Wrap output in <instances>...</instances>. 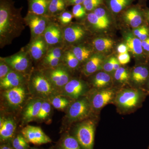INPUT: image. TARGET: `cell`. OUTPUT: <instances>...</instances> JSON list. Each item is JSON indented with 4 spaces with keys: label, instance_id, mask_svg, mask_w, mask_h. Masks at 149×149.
<instances>
[{
    "label": "cell",
    "instance_id": "cell-5",
    "mask_svg": "<svg viewBox=\"0 0 149 149\" xmlns=\"http://www.w3.org/2000/svg\"><path fill=\"white\" fill-rule=\"evenodd\" d=\"M4 59L12 69L24 75L29 71L32 60L26 47Z\"/></svg>",
    "mask_w": 149,
    "mask_h": 149
},
{
    "label": "cell",
    "instance_id": "cell-27",
    "mask_svg": "<svg viewBox=\"0 0 149 149\" xmlns=\"http://www.w3.org/2000/svg\"><path fill=\"white\" fill-rule=\"evenodd\" d=\"M67 7L65 0H51L48 8V15L52 17L58 16L65 11Z\"/></svg>",
    "mask_w": 149,
    "mask_h": 149
},
{
    "label": "cell",
    "instance_id": "cell-8",
    "mask_svg": "<svg viewBox=\"0 0 149 149\" xmlns=\"http://www.w3.org/2000/svg\"><path fill=\"white\" fill-rule=\"evenodd\" d=\"M140 98L141 94L139 91L133 89H125L117 94L116 102L123 109H132L137 106Z\"/></svg>",
    "mask_w": 149,
    "mask_h": 149
},
{
    "label": "cell",
    "instance_id": "cell-2",
    "mask_svg": "<svg viewBox=\"0 0 149 149\" xmlns=\"http://www.w3.org/2000/svg\"><path fill=\"white\" fill-rule=\"evenodd\" d=\"M29 85L32 91L42 97H50L56 92V89L42 70H35L32 72Z\"/></svg>",
    "mask_w": 149,
    "mask_h": 149
},
{
    "label": "cell",
    "instance_id": "cell-9",
    "mask_svg": "<svg viewBox=\"0 0 149 149\" xmlns=\"http://www.w3.org/2000/svg\"><path fill=\"white\" fill-rule=\"evenodd\" d=\"M22 135L28 143L40 145L51 143L50 138L46 135L42 128L38 126L28 125L21 131Z\"/></svg>",
    "mask_w": 149,
    "mask_h": 149
},
{
    "label": "cell",
    "instance_id": "cell-29",
    "mask_svg": "<svg viewBox=\"0 0 149 149\" xmlns=\"http://www.w3.org/2000/svg\"><path fill=\"white\" fill-rule=\"evenodd\" d=\"M58 149H81V148L75 137L66 135L60 141Z\"/></svg>",
    "mask_w": 149,
    "mask_h": 149
},
{
    "label": "cell",
    "instance_id": "cell-50",
    "mask_svg": "<svg viewBox=\"0 0 149 149\" xmlns=\"http://www.w3.org/2000/svg\"><path fill=\"white\" fill-rule=\"evenodd\" d=\"M120 64L119 63V61L117 59L115 58L114 63H113V70H117L118 68H120Z\"/></svg>",
    "mask_w": 149,
    "mask_h": 149
},
{
    "label": "cell",
    "instance_id": "cell-25",
    "mask_svg": "<svg viewBox=\"0 0 149 149\" xmlns=\"http://www.w3.org/2000/svg\"><path fill=\"white\" fill-rule=\"evenodd\" d=\"M148 75V69L146 67L140 65L133 69L131 73V79L134 83L140 85L146 80Z\"/></svg>",
    "mask_w": 149,
    "mask_h": 149
},
{
    "label": "cell",
    "instance_id": "cell-19",
    "mask_svg": "<svg viewBox=\"0 0 149 149\" xmlns=\"http://www.w3.org/2000/svg\"><path fill=\"white\" fill-rule=\"evenodd\" d=\"M103 57L101 55H93L85 62L83 69L84 74L88 76L97 71L103 66Z\"/></svg>",
    "mask_w": 149,
    "mask_h": 149
},
{
    "label": "cell",
    "instance_id": "cell-36",
    "mask_svg": "<svg viewBox=\"0 0 149 149\" xmlns=\"http://www.w3.org/2000/svg\"><path fill=\"white\" fill-rule=\"evenodd\" d=\"M63 46H65L52 47L49 48L45 56L49 57L63 59V54L65 51Z\"/></svg>",
    "mask_w": 149,
    "mask_h": 149
},
{
    "label": "cell",
    "instance_id": "cell-14",
    "mask_svg": "<svg viewBox=\"0 0 149 149\" xmlns=\"http://www.w3.org/2000/svg\"><path fill=\"white\" fill-rule=\"evenodd\" d=\"M26 94L25 88L22 85L5 90L4 96L10 107L16 108L23 103Z\"/></svg>",
    "mask_w": 149,
    "mask_h": 149
},
{
    "label": "cell",
    "instance_id": "cell-54",
    "mask_svg": "<svg viewBox=\"0 0 149 149\" xmlns=\"http://www.w3.org/2000/svg\"><path fill=\"white\" fill-rule=\"evenodd\" d=\"M140 1H143V0H140Z\"/></svg>",
    "mask_w": 149,
    "mask_h": 149
},
{
    "label": "cell",
    "instance_id": "cell-44",
    "mask_svg": "<svg viewBox=\"0 0 149 149\" xmlns=\"http://www.w3.org/2000/svg\"><path fill=\"white\" fill-rule=\"evenodd\" d=\"M115 57L111 58L108 61L103 65V69L104 71L107 72H111L113 70V63Z\"/></svg>",
    "mask_w": 149,
    "mask_h": 149
},
{
    "label": "cell",
    "instance_id": "cell-17",
    "mask_svg": "<svg viewBox=\"0 0 149 149\" xmlns=\"http://www.w3.org/2000/svg\"><path fill=\"white\" fill-rule=\"evenodd\" d=\"M43 99L36 98L32 99L27 104L22 113L24 123H29L36 120L40 112Z\"/></svg>",
    "mask_w": 149,
    "mask_h": 149
},
{
    "label": "cell",
    "instance_id": "cell-34",
    "mask_svg": "<svg viewBox=\"0 0 149 149\" xmlns=\"http://www.w3.org/2000/svg\"><path fill=\"white\" fill-rule=\"evenodd\" d=\"M115 80L121 83H127L130 78L129 72L126 68L120 67L116 70L114 74Z\"/></svg>",
    "mask_w": 149,
    "mask_h": 149
},
{
    "label": "cell",
    "instance_id": "cell-16",
    "mask_svg": "<svg viewBox=\"0 0 149 149\" xmlns=\"http://www.w3.org/2000/svg\"><path fill=\"white\" fill-rule=\"evenodd\" d=\"M113 91L110 89H104L97 92L93 95L91 104L95 109H101L110 102L114 97Z\"/></svg>",
    "mask_w": 149,
    "mask_h": 149
},
{
    "label": "cell",
    "instance_id": "cell-15",
    "mask_svg": "<svg viewBox=\"0 0 149 149\" xmlns=\"http://www.w3.org/2000/svg\"><path fill=\"white\" fill-rule=\"evenodd\" d=\"M125 22L133 28H138L143 20L144 12L139 6L129 7L122 12Z\"/></svg>",
    "mask_w": 149,
    "mask_h": 149
},
{
    "label": "cell",
    "instance_id": "cell-30",
    "mask_svg": "<svg viewBox=\"0 0 149 149\" xmlns=\"http://www.w3.org/2000/svg\"><path fill=\"white\" fill-rule=\"evenodd\" d=\"M62 63L69 70L76 69L80 63L71 50L65 51Z\"/></svg>",
    "mask_w": 149,
    "mask_h": 149
},
{
    "label": "cell",
    "instance_id": "cell-28",
    "mask_svg": "<svg viewBox=\"0 0 149 149\" xmlns=\"http://www.w3.org/2000/svg\"><path fill=\"white\" fill-rule=\"evenodd\" d=\"M111 83L110 75L106 72H98L93 77V86L97 88H106Z\"/></svg>",
    "mask_w": 149,
    "mask_h": 149
},
{
    "label": "cell",
    "instance_id": "cell-52",
    "mask_svg": "<svg viewBox=\"0 0 149 149\" xmlns=\"http://www.w3.org/2000/svg\"><path fill=\"white\" fill-rule=\"evenodd\" d=\"M144 13L145 14V15L146 17L147 18L149 21V9L147 10L146 11L144 12Z\"/></svg>",
    "mask_w": 149,
    "mask_h": 149
},
{
    "label": "cell",
    "instance_id": "cell-41",
    "mask_svg": "<svg viewBox=\"0 0 149 149\" xmlns=\"http://www.w3.org/2000/svg\"><path fill=\"white\" fill-rule=\"evenodd\" d=\"M58 19L62 25L67 26L72 21L73 16L72 13L68 11H64L58 16Z\"/></svg>",
    "mask_w": 149,
    "mask_h": 149
},
{
    "label": "cell",
    "instance_id": "cell-10",
    "mask_svg": "<svg viewBox=\"0 0 149 149\" xmlns=\"http://www.w3.org/2000/svg\"><path fill=\"white\" fill-rule=\"evenodd\" d=\"M49 48L63 46V29L57 23L52 21L43 35Z\"/></svg>",
    "mask_w": 149,
    "mask_h": 149
},
{
    "label": "cell",
    "instance_id": "cell-3",
    "mask_svg": "<svg viewBox=\"0 0 149 149\" xmlns=\"http://www.w3.org/2000/svg\"><path fill=\"white\" fill-rule=\"evenodd\" d=\"M95 132V124L92 120H85L78 125L75 138L82 149H93Z\"/></svg>",
    "mask_w": 149,
    "mask_h": 149
},
{
    "label": "cell",
    "instance_id": "cell-32",
    "mask_svg": "<svg viewBox=\"0 0 149 149\" xmlns=\"http://www.w3.org/2000/svg\"><path fill=\"white\" fill-rule=\"evenodd\" d=\"M49 102L57 109H63L69 104V101L66 98L60 96H52L49 98Z\"/></svg>",
    "mask_w": 149,
    "mask_h": 149
},
{
    "label": "cell",
    "instance_id": "cell-45",
    "mask_svg": "<svg viewBox=\"0 0 149 149\" xmlns=\"http://www.w3.org/2000/svg\"><path fill=\"white\" fill-rule=\"evenodd\" d=\"M25 140L22 135H17L13 141L12 145L13 148L16 149Z\"/></svg>",
    "mask_w": 149,
    "mask_h": 149
},
{
    "label": "cell",
    "instance_id": "cell-37",
    "mask_svg": "<svg viewBox=\"0 0 149 149\" xmlns=\"http://www.w3.org/2000/svg\"><path fill=\"white\" fill-rule=\"evenodd\" d=\"M62 59L54 57H44L42 59V65L45 68H53L62 63Z\"/></svg>",
    "mask_w": 149,
    "mask_h": 149
},
{
    "label": "cell",
    "instance_id": "cell-7",
    "mask_svg": "<svg viewBox=\"0 0 149 149\" xmlns=\"http://www.w3.org/2000/svg\"><path fill=\"white\" fill-rule=\"evenodd\" d=\"M91 103L88 99H78L70 104L67 113L66 118L70 122L80 121L88 117L91 113Z\"/></svg>",
    "mask_w": 149,
    "mask_h": 149
},
{
    "label": "cell",
    "instance_id": "cell-26",
    "mask_svg": "<svg viewBox=\"0 0 149 149\" xmlns=\"http://www.w3.org/2000/svg\"><path fill=\"white\" fill-rule=\"evenodd\" d=\"M114 42L111 39L106 37H98L94 39L93 45L94 48L100 52H106L111 49Z\"/></svg>",
    "mask_w": 149,
    "mask_h": 149
},
{
    "label": "cell",
    "instance_id": "cell-21",
    "mask_svg": "<svg viewBox=\"0 0 149 149\" xmlns=\"http://www.w3.org/2000/svg\"><path fill=\"white\" fill-rule=\"evenodd\" d=\"M134 0H105L107 8L114 15H117L130 6Z\"/></svg>",
    "mask_w": 149,
    "mask_h": 149
},
{
    "label": "cell",
    "instance_id": "cell-51",
    "mask_svg": "<svg viewBox=\"0 0 149 149\" xmlns=\"http://www.w3.org/2000/svg\"><path fill=\"white\" fill-rule=\"evenodd\" d=\"M0 149H13L12 148L8 145H4L1 146Z\"/></svg>",
    "mask_w": 149,
    "mask_h": 149
},
{
    "label": "cell",
    "instance_id": "cell-49",
    "mask_svg": "<svg viewBox=\"0 0 149 149\" xmlns=\"http://www.w3.org/2000/svg\"><path fill=\"white\" fill-rule=\"evenodd\" d=\"M29 144L25 140L16 149H29Z\"/></svg>",
    "mask_w": 149,
    "mask_h": 149
},
{
    "label": "cell",
    "instance_id": "cell-31",
    "mask_svg": "<svg viewBox=\"0 0 149 149\" xmlns=\"http://www.w3.org/2000/svg\"><path fill=\"white\" fill-rule=\"evenodd\" d=\"M87 21L94 29L102 30L107 29L109 26L106 24L93 12L87 14L86 16Z\"/></svg>",
    "mask_w": 149,
    "mask_h": 149
},
{
    "label": "cell",
    "instance_id": "cell-47",
    "mask_svg": "<svg viewBox=\"0 0 149 149\" xmlns=\"http://www.w3.org/2000/svg\"><path fill=\"white\" fill-rule=\"evenodd\" d=\"M85 0H65L67 6L78 4H83Z\"/></svg>",
    "mask_w": 149,
    "mask_h": 149
},
{
    "label": "cell",
    "instance_id": "cell-42",
    "mask_svg": "<svg viewBox=\"0 0 149 149\" xmlns=\"http://www.w3.org/2000/svg\"><path fill=\"white\" fill-rule=\"evenodd\" d=\"M11 67L5 60L4 58H0V80H2L12 70Z\"/></svg>",
    "mask_w": 149,
    "mask_h": 149
},
{
    "label": "cell",
    "instance_id": "cell-55",
    "mask_svg": "<svg viewBox=\"0 0 149 149\" xmlns=\"http://www.w3.org/2000/svg\"><path fill=\"white\" fill-rule=\"evenodd\" d=\"M49 1H51V0H49Z\"/></svg>",
    "mask_w": 149,
    "mask_h": 149
},
{
    "label": "cell",
    "instance_id": "cell-6",
    "mask_svg": "<svg viewBox=\"0 0 149 149\" xmlns=\"http://www.w3.org/2000/svg\"><path fill=\"white\" fill-rule=\"evenodd\" d=\"M42 71L56 90L62 89L71 79L69 70L63 63L56 67L45 68Z\"/></svg>",
    "mask_w": 149,
    "mask_h": 149
},
{
    "label": "cell",
    "instance_id": "cell-35",
    "mask_svg": "<svg viewBox=\"0 0 149 149\" xmlns=\"http://www.w3.org/2000/svg\"><path fill=\"white\" fill-rule=\"evenodd\" d=\"M103 6V5L99 7L93 12L100 19H101L106 24L109 26L110 19L109 14L107 9L104 7Z\"/></svg>",
    "mask_w": 149,
    "mask_h": 149
},
{
    "label": "cell",
    "instance_id": "cell-46",
    "mask_svg": "<svg viewBox=\"0 0 149 149\" xmlns=\"http://www.w3.org/2000/svg\"><path fill=\"white\" fill-rule=\"evenodd\" d=\"M118 52L119 54H123L128 52V48L125 44H121L118 46L117 48Z\"/></svg>",
    "mask_w": 149,
    "mask_h": 149
},
{
    "label": "cell",
    "instance_id": "cell-20",
    "mask_svg": "<svg viewBox=\"0 0 149 149\" xmlns=\"http://www.w3.org/2000/svg\"><path fill=\"white\" fill-rule=\"evenodd\" d=\"M28 13L40 15H48V8L50 1L49 0H27ZM49 16V15H48Z\"/></svg>",
    "mask_w": 149,
    "mask_h": 149
},
{
    "label": "cell",
    "instance_id": "cell-39",
    "mask_svg": "<svg viewBox=\"0 0 149 149\" xmlns=\"http://www.w3.org/2000/svg\"><path fill=\"white\" fill-rule=\"evenodd\" d=\"M133 35L139 38L141 41H144L149 37V29L145 25L140 26L133 30Z\"/></svg>",
    "mask_w": 149,
    "mask_h": 149
},
{
    "label": "cell",
    "instance_id": "cell-33",
    "mask_svg": "<svg viewBox=\"0 0 149 149\" xmlns=\"http://www.w3.org/2000/svg\"><path fill=\"white\" fill-rule=\"evenodd\" d=\"M51 109V104L49 102L43 100L40 112L36 119L40 120H45L49 116Z\"/></svg>",
    "mask_w": 149,
    "mask_h": 149
},
{
    "label": "cell",
    "instance_id": "cell-23",
    "mask_svg": "<svg viewBox=\"0 0 149 149\" xmlns=\"http://www.w3.org/2000/svg\"><path fill=\"white\" fill-rule=\"evenodd\" d=\"M16 129L15 123L13 119L8 118L4 121L2 126L0 127V139L1 141H8L13 137Z\"/></svg>",
    "mask_w": 149,
    "mask_h": 149
},
{
    "label": "cell",
    "instance_id": "cell-4",
    "mask_svg": "<svg viewBox=\"0 0 149 149\" xmlns=\"http://www.w3.org/2000/svg\"><path fill=\"white\" fill-rule=\"evenodd\" d=\"M25 25L29 26L31 32V40L43 36L48 25L52 22V17L28 13L24 18Z\"/></svg>",
    "mask_w": 149,
    "mask_h": 149
},
{
    "label": "cell",
    "instance_id": "cell-40",
    "mask_svg": "<svg viewBox=\"0 0 149 149\" xmlns=\"http://www.w3.org/2000/svg\"><path fill=\"white\" fill-rule=\"evenodd\" d=\"M72 14L73 17L81 19L87 16V11L83 4H78L73 6L72 8Z\"/></svg>",
    "mask_w": 149,
    "mask_h": 149
},
{
    "label": "cell",
    "instance_id": "cell-38",
    "mask_svg": "<svg viewBox=\"0 0 149 149\" xmlns=\"http://www.w3.org/2000/svg\"><path fill=\"white\" fill-rule=\"evenodd\" d=\"M104 0H85L83 3L87 12H93L101 6L103 5Z\"/></svg>",
    "mask_w": 149,
    "mask_h": 149
},
{
    "label": "cell",
    "instance_id": "cell-13",
    "mask_svg": "<svg viewBox=\"0 0 149 149\" xmlns=\"http://www.w3.org/2000/svg\"><path fill=\"white\" fill-rule=\"evenodd\" d=\"M26 48L32 59L36 61L42 59L49 49L43 36L30 40Z\"/></svg>",
    "mask_w": 149,
    "mask_h": 149
},
{
    "label": "cell",
    "instance_id": "cell-43",
    "mask_svg": "<svg viewBox=\"0 0 149 149\" xmlns=\"http://www.w3.org/2000/svg\"><path fill=\"white\" fill-rule=\"evenodd\" d=\"M118 60L121 65H125L130 62V56L128 52L123 54H119L118 56Z\"/></svg>",
    "mask_w": 149,
    "mask_h": 149
},
{
    "label": "cell",
    "instance_id": "cell-12",
    "mask_svg": "<svg viewBox=\"0 0 149 149\" xmlns=\"http://www.w3.org/2000/svg\"><path fill=\"white\" fill-rule=\"evenodd\" d=\"M87 88V84L83 80L71 79L61 89V94L70 98L77 99L85 94Z\"/></svg>",
    "mask_w": 149,
    "mask_h": 149
},
{
    "label": "cell",
    "instance_id": "cell-48",
    "mask_svg": "<svg viewBox=\"0 0 149 149\" xmlns=\"http://www.w3.org/2000/svg\"><path fill=\"white\" fill-rule=\"evenodd\" d=\"M141 44L143 50L149 52V37L146 40L141 41Z\"/></svg>",
    "mask_w": 149,
    "mask_h": 149
},
{
    "label": "cell",
    "instance_id": "cell-1",
    "mask_svg": "<svg viewBox=\"0 0 149 149\" xmlns=\"http://www.w3.org/2000/svg\"><path fill=\"white\" fill-rule=\"evenodd\" d=\"M22 7L17 8L13 0H0V47L10 45L25 29Z\"/></svg>",
    "mask_w": 149,
    "mask_h": 149
},
{
    "label": "cell",
    "instance_id": "cell-22",
    "mask_svg": "<svg viewBox=\"0 0 149 149\" xmlns=\"http://www.w3.org/2000/svg\"><path fill=\"white\" fill-rule=\"evenodd\" d=\"M125 44L128 48V52L137 57L143 55V49L141 41L133 35L128 34L125 37Z\"/></svg>",
    "mask_w": 149,
    "mask_h": 149
},
{
    "label": "cell",
    "instance_id": "cell-11",
    "mask_svg": "<svg viewBox=\"0 0 149 149\" xmlns=\"http://www.w3.org/2000/svg\"><path fill=\"white\" fill-rule=\"evenodd\" d=\"M63 43L73 45L83 40L87 35L85 28L78 24L68 25L63 28Z\"/></svg>",
    "mask_w": 149,
    "mask_h": 149
},
{
    "label": "cell",
    "instance_id": "cell-24",
    "mask_svg": "<svg viewBox=\"0 0 149 149\" xmlns=\"http://www.w3.org/2000/svg\"><path fill=\"white\" fill-rule=\"evenodd\" d=\"M71 51L80 63L84 62H86L93 55V49L90 47L83 45L74 46L72 48Z\"/></svg>",
    "mask_w": 149,
    "mask_h": 149
},
{
    "label": "cell",
    "instance_id": "cell-53",
    "mask_svg": "<svg viewBox=\"0 0 149 149\" xmlns=\"http://www.w3.org/2000/svg\"><path fill=\"white\" fill-rule=\"evenodd\" d=\"M29 149H39L38 148H30Z\"/></svg>",
    "mask_w": 149,
    "mask_h": 149
},
{
    "label": "cell",
    "instance_id": "cell-18",
    "mask_svg": "<svg viewBox=\"0 0 149 149\" xmlns=\"http://www.w3.org/2000/svg\"><path fill=\"white\" fill-rule=\"evenodd\" d=\"M25 75L15 70H11L5 77L0 80L1 89L5 90L23 85Z\"/></svg>",
    "mask_w": 149,
    "mask_h": 149
}]
</instances>
